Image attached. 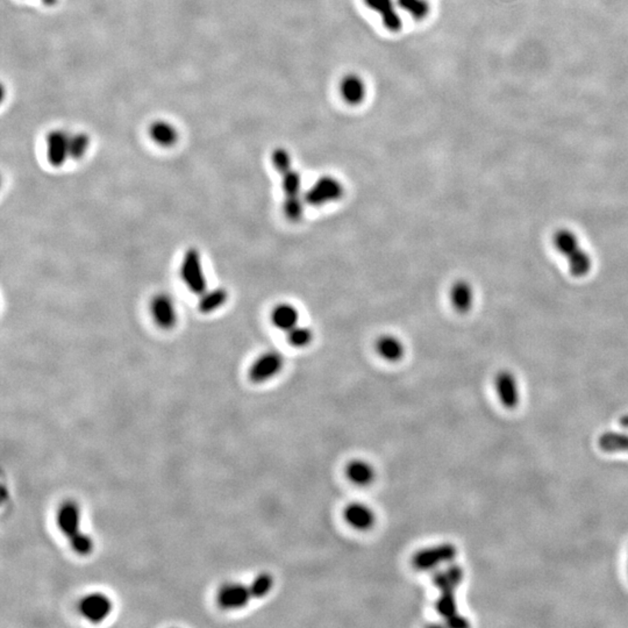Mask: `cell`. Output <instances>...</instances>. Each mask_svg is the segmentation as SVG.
Instances as JSON below:
<instances>
[{
  "label": "cell",
  "mask_w": 628,
  "mask_h": 628,
  "mask_svg": "<svg viewBox=\"0 0 628 628\" xmlns=\"http://www.w3.org/2000/svg\"><path fill=\"white\" fill-rule=\"evenodd\" d=\"M227 300H228V292L225 289L217 287L213 290H206L204 294H200L198 309L203 314H210L225 305Z\"/></svg>",
  "instance_id": "obj_21"
},
{
  "label": "cell",
  "mask_w": 628,
  "mask_h": 628,
  "mask_svg": "<svg viewBox=\"0 0 628 628\" xmlns=\"http://www.w3.org/2000/svg\"><path fill=\"white\" fill-rule=\"evenodd\" d=\"M375 348L378 355L388 362H398L405 354V347L402 340L391 334L381 335L375 343Z\"/></svg>",
  "instance_id": "obj_17"
},
{
  "label": "cell",
  "mask_w": 628,
  "mask_h": 628,
  "mask_svg": "<svg viewBox=\"0 0 628 628\" xmlns=\"http://www.w3.org/2000/svg\"><path fill=\"white\" fill-rule=\"evenodd\" d=\"M598 445L603 451H628V434L618 432H607L602 434L598 440Z\"/></svg>",
  "instance_id": "obj_23"
},
{
  "label": "cell",
  "mask_w": 628,
  "mask_h": 628,
  "mask_svg": "<svg viewBox=\"0 0 628 628\" xmlns=\"http://www.w3.org/2000/svg\"><path fill=\"white\" fill-rule=\"evenodd\" d=\"M451 306L458 313H468L474 306L475 294L472 284L465 280H456L449 292Z\"/></svg>",
  "instance_id": "obj_16"
},
{
  "label": "cell",
  "mask_w": 628,
  "mask_h": 628,
  "mask_svg": "<svg viewBox=\"0 0 628 628\" xmlns=\"http://www.w3.org/2000/svg\"><path fill=\"white\" fill-rule=\"evenodd\" d=\"M345 196V188L338 178L333 176H323L318 178L314 184L304 192L305 203L309 206H323L327 204L335 203Z\"/></svg>",
  "instance_id": "obj_4"
},
{
  "label": "cell",
  "mask_w": 628,
  "mask_h": 628,
  "mask_svg": "<svg viewBox=\"0 0 628 628\" xmlns=\"http://www.w3.org/2000/svg\"><path fill=\"white\" fill-rule=\"evenodd\" d=\"M57 526L69 540L73 552L78 555H89L93 550L91 537L80 530V508L76 501H66L58 508Z\"/></svg>",
  "instance_id": "obj_1"
},
{
  "label": "cell",
  "mask_w": 628,
  "mask_h": 628,
  "mask_svg": "<svg viewBox=\"0 0 628 628\" xmlns=\"http://www.w3.org/2000/svg\"><path fill=\"white\" fill-rule=\"evenodd\" d=\"M397 5L417 21H422L431 13L429 0H397Z\"/></svg>",
  "instance_id": "obj_24"
},
{
  "label": "cell",
  "mask_w": 628,
  "mask_h": 628,
  "mask_svg": "<svg viewBox=\"0 0 628 628\" xmlns=\"http://www.w3.org/2000/svg\"><path fill=\"white\" fill-rule=\"evenodd\" d=\"M343 519L349 526L355 530H368L374 527L376 517L374 511L367 505L362 503H352L346 506Z\"/></svg>",
  "instance_id": "obj_13"
},
{
  "label": "cell",
  "mask_w": 628,
  "mask_h": 628,
  "mask_svg": "<svg viewBox=\"0 0 628 628\" xmlns=\"http://www.w3.org/2000/svg\"><path fill=\"white\" fill-rule=\"evenodd\" d=\"M496 390L503 406L514 410L519 404V388L514 375L510 371H501L496 377Z\"/></svg>",
  "instance_id": "obj_12"
},
{
  "label": "cell",
  "mask_w": 628,
  "mask_h": 628,
  "mask_svg": "<svg viewBox=\"0 0 628 628\" xmlns=\"http://www.w3.org/2000/svg\"><path fill=\"white\" fill-rule=\"evenodd\" d=\"M284 362V356L276 350L263 352L251 364L248 370V377L256 384L264 383L280 374Z\"/></svg>",
  "instance_id": "obj_6"
},
{
  "label": "cell",
  "mask_w": 628,
  "mask_h": 628,
  "mask_svg": "<svg viewBox=\"0 0 628 628\" xmlns=\"http://www.w3.org/2000/svg\"><path fill=\"white\" fill-rule=\"evenodd\" d=\"M273 586V578L270 574H260L253 580L249 588H251L253 598H263L271 591Z\"/></svg>",
  "instance_id": "obj_26"
},
{
  "label": "cell",
  "mask_w": 628,
  "mask_h": 628,
  "mask_svg": "<svg viewBox=\"0 0 628 628\" xmlns=\"http://www.w3.org/2000/svg\"><path fill=\"white\" fill-rule=\"evenodd\" d=\"M149 136L157 145L169 148L177 142L178 134L170 124L157 121L149 128Z\"/></svg>",
  "instance_id": "obj_22"
},
{
  "label": "cell",
  "mask_w": 628,
  "mask_h": 628,
  "mask_svg": "<svg viewBox=\"0 0 628 628\" xmlns=\"http://www.w3.org/2000/svg\"><path fill=\"white\" fill-rule=\"evenodd\" d=\"M314 333L312 330L309 327L303 326L300 323H298L297 326L287 332V342L294 348H305L312 343Z\"/></svg>",
  "instance_id": "obj_25"
},
{
  "label": "cell",
  "mask_w": 628,
  "mask_h": 628,
  "mask_svg": "<svg viewBox=\"0 0 628 628\" xmlns=\"http://www.w3.org/2000/svg\"><path fill=\"white\" fill-rule=\"evenodd\" d=\"M620 426H621V427H624V429H628V414H627V415H624V417H621Z\"/></svg>",
  "instance_id": "obj_29"
},
{
  "label": "cell",
  "mask_w": 628,
  "mask_h": 628,
  "mask_svg": "<svg viewBox=\"0 0 628 628\" xmlns=\"http://www.w3.org/2000/svg\"><path fill=\"white\" fill-rule=\"evenodd\" d=\"M270 319L277 330L287 333L299 323V311L292 304L282 303L273 307Z\"/></svg>",
  "instance_id": "obj_18"
},
{
  "label": "cell",
  "mask_w": 628,
  "mask_h": 628,
  "mask_svg": "<svg viewBox=\"0 0 628 628\" xmlns=\"http://www.w3.org/2000/svg\"><path fill=\"white\" fill-rule=\"evenodd\" d=\"M150 314L154 323L162 330H171L177 323V311L169 294H159L150 302Z\"/></svg>",
  "instance_id": "obj_9"
},
{
  "label": "cell",
  "mask_w": 628,
  "mask_h": 628,
  "mask_svg": "<svg viewBox=\"0 0 628 628\" xmlns=\"http://www.w3.org/2000/svg\"><path fill=\"white\" fill-rule=\"evenodd\" d=\"M463 569L458 564H451L446 569L439 571L433 577V584L439 589L440 591L445 590H456L458 585L461 584L463 580Z\"/></svg>",
  "instance_id": "obj_20"
},
{
  "label": "cell",
  "mask_w": 628,
  "mask_h": 628,
  "mask_svg": "<svg viewBox=\"0 0 628 628\" xmlns=\"http://www.w3.org/2000/svg\"><path fill=\"white\" fill-rule=\"evenodd\" d=\"M70 145L71 136L63 132H53L47 138L48 162L54 168L62 167L66 161L70 159Z\"/></svg>",
  "instance_id": "obj_10"
},
{
  "label": "cell",
  "mask_w": 628,
  "mask_h": 628,
  "mask_svg": "<svg viewBox=\"0 0 628 628\" xmlns=\"http://www.w3.org/2000/svg\"><path fill=\"white\" fill-rule=\"evenodd\" d=\"M364 4L379 15L383 26L390 32L396 33L403 27V20L397 12L393 0H364Z\"/></svg>",
  "instance_id": "obj_11"
},
{
  "label": "cell",
  "mask_w": 628,
  "mask_h": 628,
  "mask_svg": "<svg viewBox=\"0 0 628 628\" xmlns=\"http://www.w3.org/2000/svg\"><path fill=\"white\" fill-rule=\"evenodd\" d=\"M280 176L284 193V215L289 222H298L304 215L306 204L303 192L302 174L292 168Z\"/></svg>",
  "instance_id": "obj_2"
},
{
  "label": "cell",
  "mask_w": 628,
  "mask_h": 628,
  "mask_svg": "<svg viewBox=\"0 0 628 628\" xmlns=\"http://www.w3.org/2000/svg\"><path fill=\"white\" fill-rule=\"evenodd\" d=\"M112 600L102 592H92L80 600L78 610L87 620L99 624L112 612Z\"/></svg>",
  "instance_id": "obj_7"
},
{
  "label": "cell",
  "mask_w": 628,
  "mask_h": 628,
  "mask_svg": "<svg viewBox=\"0 0 628 628\" xmlns=\"http://www.w3.org/2000/svg\"><path fill=\"white\" fill-rule=\"evenodd\" d=\"M553 244L556 251L566 258V261H571L584 251L578 236L571 229L556 231L553 235Z\"/></svg>",
  "instance_id": "obj_15"
},
{
  "label": "cell",
  "mask_w": 628,
  "mask_h": 628,
  "mask_svg": "<svg viewBox=\"0 0 628 628\" xmlns=\"http://www.w3.org/2000/svg\"><path fill=\"white\" fill-rule=\"evenodd\" d=\"M253 598L249 585L227 583L222 585L217 595V602L222 610L235 611L247 607Z\"/></svg>",
  "instance_id": "obj_8"
},
{
  "label": "cell",
  "mask_w": 628,
  "mask_h": 628,
  "mask_svg": "<svg viewBox=\"0 0 628 628\" xmlns=\"http://www.w3.org/2000/svg\"><path fill=\"white\" fill-rule=\"evenodd\" d=\"M90 142L87 135L76 134L71 136V145H70V159L73 160H80L85 155L89 149Z\"/></svg>",
  "instance_id": "obj_28"
},
{
  "label": "cell",
  "mask_w": 628,
  "mask_h": 628,
  "mask_svg": "<svg viewBox=\"0 0 628 628\" xmlns=\"http://www.w3.org/2000/svg\"><path fill=\"white\" fill-rule=\"evenodd\" d=\"M458 556V548L453 544H441L422 549L412 557V566L417 571H432L443 563H449Z\"/></svg>",
  "instance_id": "obj_5"
},
{
  "label": "cell",
  "mask_w": 628,
  "mask_h": 628,
  "mask_svg": "<svg viewBox=\"0 0 628 628\" xmlns=\"http://www.w3.org/2000/svg\"><path fill=\"white\" fill-rule=\"evenodd\" d=\"M271 162L278 174H282L292 169V157L285 148H276L271 155Z\"/></svg>",
  "instance_id": "obj_27"
},
{
  "label": "cell",
  "mask_w": 628,
  "mask_h": 628,
  "mask_svg": "<svg viewBox=\"0 0 628 628\" xmlns=\"http://www.w3.org/2000/svg\"><path fill=\"white\" fill-rule=\"evenodd\" d=\"M346 475L355 485L367 487L375 480V470L373 465L362 460H352L346 467Z\"/></svg>",
  "instance_id": "obj_19"
},
{
  "label": "cell",
  "mask_w": 628,
  "mask_h": 628,
  "mask_svg": "<svg viewBox=\"0 0 628 628\" xmlns=\"http://www.w3.org/2000/svg\"><path fill=\"white\" fill-rule=\"evenodd\" d=\"M181 277L188 290L192 294H204L207 290V280L204 271L201 256L197 248H189L181 263Z\"/></svg>",
  "instance_id": "obj_3"
},
{
  "label": "cell",
  "mask_w": 628,
  "mask_h": 628,
  "mask_svg": "<svg viewBox=\"0 0 628 628\" xmlns=\"http://www.w3.org/2000/svg\"><path fill=\"white\" fill-rule=\"evenodd\" d=\"M340 95L348 105H360L367 95L364 80L356 73H348L340 82Z\"/></svg>",
  "instance_id": "obj_14"
}]
</instances>
